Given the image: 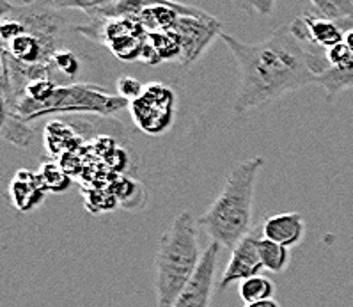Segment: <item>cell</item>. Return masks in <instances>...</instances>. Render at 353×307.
Here are the masks:
<instances>
[{"instance_id":"obj_11","label":"cell","mask_w":353,"mask_h":307,"mask_svg":"<svg viewBox=\"0 0 353 307\" xmlns=\"http://www.w3.org/2000/svg\"><path fill=\"white\" fill-rule=\"evenodd\" d=\"M46 185L41 176L32 175L29 170H18L9 185V194L13 206L20 212H30L38 206L46 195Z\"/></svg>"},{"instance_id":"obj_16","label":"cell","mask_w":353,"mask_h":307,"mask_svg":"<svg viewBox=\"0 0 353 307\" xmlns=\"http://www.w3.org/2000/svg\"><path fill=\"white\" fill-rule=\"evenodd\" d=\"M238 293H240V299L245 304H254L259 302V300L274 299L275 284L272 279L259 274L245 279V281H241L240 288H238Z\"/></svg>"},{"instance_id":"obj_9","label":"cell","mask_w":353,"mask_h":307,"mask_svg":"<svg viewBox=\"0 0 353 307\" xmlns=\"http://www.w3.org/2000/svg\"><path fill=\"white\" fill-rule=\"evenodd\" d=\"M290 27L291 32L295 34L303 45L311 46V48H318V50L327 52L336 45H339V43L345 41L346 30L339 23L320 17L314 11L295 18L293 23H290Z\"/></svg>"},{"instance_id":"obj_20","label":"cell","mask_w":353,"mask_h":307,"mask_svg":"<svg viewBox=\"0 0 353 307\" xmlns=\"http://www.w3.org/2000/svg\"><path fill=\"white\" fill-rule=\"evenodd\" d=\"M277 0H250L252 14H261V17H270L275 9Z\"/></svg>"},{"instance_id":"obj_4","label":"cell","mask_w":353,"mask_h":307,"mask_svg":"<svg viewBox=\"0 0 353 307\" xmlns=\"http://www.w3.org/2000/svg\"><path fill=\"white\" fill-rule=\"evenodd\" d=\"M130 101L119 95H110L105 88L91 86V83H70V86H57L43 96L39 101L20 100L11 110L4 114H14L23 117L29 123L41 119L45 116L61 112H82L98 114V116H114L126 108Z\"/></svg>"},{"instance_id":"obj_22","label":"cell","mask_w":353,"mask_h":307,"mask_svg":"<svg viewBox=\"0 0 353 307\" xmlns=\"http://www.w3.org/2000/svg\"><path fill=\"white\" fill-rule=\"evenodd\" d=\"M234 4H236L240 9H243V11H247V13L252 14V8H250V0H234Z\"/></svg>"},{"instance_id":"obj_7","label":"cell","mask_w":353,"mask_h":307,"mask_svg":"<svg viewBox=\"0 0 353 307\" xmlns=\"http://www.w3.org/2000/svg\"><path fill=\"white\" fill-rule=\"evenodd\" d=\"M170 30H174L181 45V57H183L181 61L185 64H190L203 55L216 34L221 36L222 26L221 21H216L213 17L199 18L181 14Z\"/></svg>"},{"instance_id":"obj_10","label":"cell","mask_w":353,"mask_h":307,"mask_svg":"<svg viewBox=\"0 0 353 307\" xmlns=\"http://www.w3.org/2000/svg\"><path fill=\"white\" fill-rule=\"evenodd\" d=\"M263 237L284 245L288 249H293L302 244L305 237V220L299 212H284L272 215L263 222Z\"/></svg>"},{"instance_id":"obj_8","label":"cell","mask_w":353,"mask_h":307,"mask_svg":"<svg viewBox=\"0 0 353 307\" xmlns=\"http://www.w3.org/2000/svg\"><path fill=\"white\" fill-rule=\"evenodd\" d=\"M263 237V229H252L240 244L231 250L228 265L219 279V291L225 290L234 282H241L245 279L259 275L263 272V263L259 259L258 244Z\"/></svg>"},{"instance_id":"obj_19","label":"cell","mask_w":353,"mask_h":307,"mask_svg":"<svg viewBox=\"0 0 353 307\" xmlns=\"http://www.w3.org/2000/svg\"><path fill=\"white\" fill-rule=\"evenodd\" d=\"M142 91H144V86L141 83V80L133 79V77H121L117 80V92L128 101L135 100Z\"/></svg>"},{"instance_id":"obj_3","label":"cell","mask_w":353,"mask_h":307,"mask_svg":"<svg viewBox=\"0 0 353 307\" xmlns=\"http://www.w3.org/2000/svg\"><path fill=\"white\" fill-rule=\"evenodd\" d=\"M197 222L190 212L174 217L158 240L154 252V293L157 307H172L192 275L196 274L204 250L199 247Z\"/></svg>"},{"instance_id":"obj_21","label":"cell","mask_w":353,"mask_h":307,"mask_svg":"<svg viewBox=\"0 0 353 307\" xmlns=\"http://www.w3.org/2000/svg\"><path fill=\"white\" fill-rule=\"evenodd\" d=\"M245 307H281V304H279L275 299H266L254 304H245Z\"/></svg>"},{"instance_id":"obj_2","label":"cell","mask_w":353,"mask_h":307,"mask_svg":"<svg viewBox=\"0 0 353 307\" xmlns=\"http://www.w3.org/2000/svg\"><path fill=\"white\" fill-rule=\"evenodd\" d=\"M263 166V157L236 164L225 176L221 194L197 220L210 240L216 241L222 249L233 250L254 229V192Z\"/></svg>"},{"instance_id":"obj_18","label":"cell","mask_w":353,"mask_h":307,"mask_svg":"<svg viewBox=\"0 0 353 307\" xmlns=\"http://www.w3.org/2000/svg\"><path fill=\"white\" fill-rule=\"evenodd\" d=\"M52 66L57 68V70H61L63 73H66V75H70V77H75L80 70L79 59H77L75 55L68 50H59L57 54L54 55Z\"/></svg>"},{"instance_id":"obj_1","label":"cell","mask_w":353,"mask_h":307,"mask_svg":"<svg viewBox=\"0 0 353 307\" xmlns=\"http://www.w3.org/2000/svg\"><path fill=\"white\" fill-rule=\"evenodd\" d=\"M240 70L234 114H245L284 95L316 83L330 68L327 52L303 45L290 26H283L259 43H245L221 34Z\"/></svg>"},{"instance_id":"obj_14","label":"cell","mask_w":353,"mask_h":307,"mask_svg":"<svg viewBox=\"0 0 353 307\" xmlns=\"http://www.w3.org/2000/svg\"><path fill=\"white\" fill-rule=\"evenodd\" d=\"M312 11L336 21L345 30L353 27V0H309Z\"/></svg>"},{"instance_id":"obj_12","label":"cell","mask_w":353,"mask_h":307,"mask_svg":"<svg viewBox=\"0 0 353 307\" xmlns=\"http://www.w3.org/2000/svg\"><path fill=\"white\" fill-rule=\"evenodd\" d=\"M318 86L327 91V100L332 101L341 92L353 88V54L345 64L328 68L318 79Z\"/></svg>"},{"instance_id":"obj_17","label":"cell","mask_w":353,"mask_h":307,"mask_svg":"<svg viewBox=\"0 0 353 307\" xmlns=\"http://www.w3.org/2000/svg\"><path fill=\"white\" fill-rule=\"evenodd\" d=\"M46 4L54 8L55 11H63V9H80V11H96V9L105 8L108 4H114L117 0H45Z\"/></svg>"},{"instance_id":"obj_15","label":"cell","mask_w":353,"mask_h":307,"mask_svg":"<svg viewBox=\"0 0 353 307\" xmlns=\"http://www.w3.org/2000/svg\"><path fill=\"white\" fill-rule=\"evenodd\" d=\"M2 137L11 144L27 148L34 139V130L30 128L29 121L23 117L2 112Z\"/></svg>"},{"instance_id":"obj_6","label":"cell","mask_w":353,"mask_h":307,"mask_svg":"<svg viewBox=\"0 0 353 307\" xmlns=\"http://www.w3.org/2000/svg\"><path fill=\"white\" fill-rule=\"evenodd\" d=\"M221 245L216 241H210L204 249L201 263L197 266L196 274L192 275L187 286L181 290L178 299L174 300L172 307H210L212 306L213 286H215V272L219 265V254Z\"/></svg>"},{"instance_id":"obj_5","label":"cell","mask_w":353,"mask_h":307,"mask_svg":"<svg viewBox=\"0 0 353 307\" xmlns=\"http://www.w3.org/2000/svg\"><path fill=\"white\" fill-rule=\"evenodd\" d=\"M130 116L141 132L148 135H162L172 126L176 114V95L165 83L153 82L130 101Z\"/></svg>"},{"instance_id":"obj_13","label":"cell","mask_w":353,"mask_h":307,"mask_svg":"<svg viewBox=\"0 0 353 307\" xmlns=\"http://www.w3.org/2000/svg\"><path fill=\"white\" fill-rule=\"evenodd\" d=\"M258 250L263 268L270 270L272 274H283V272L288 270V266H290L291 250L288 247H284V245L261 237L259 238Z\"/></svg>"}]
</instances>
